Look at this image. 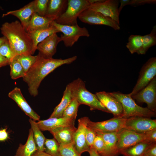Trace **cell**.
<instances>
[{"label": "cell", "instance_id": "4", "mask_svg": "<svg viewBox=\"0 0 156 156\" xmlns=\"http://www.w3.org/2000/svg\"><path fill=\"white\" fill-rule=\"evenodd\" d=\"M117 99L122 106L123 113L122 117L129 118L138 116L151 118L156 116V112L146 107L138 105L129 94H124L119 92H109Z\"/></svg>", "mask_w": 156, "mask_h": 156}, {"label": "cell", "instance_id": "27", "mask_svg": "<svg viewBox=\"0 0 156 156\" xmlns=\"http://www.w3.org/2000/svg\"><path fill=\"white\" fill-rule=\"evenodd\" d=\"M29 121L33 133L34 139L37 151H44V145L46 138L38 127L35 121L30 118Z\"/></svg>", "mask_w": 156, "mask_h": 156}, {"label": "cell", "instance_id": "21", "mask_svg": "<svg viewBox=\"0 0 156 156\" xmlns=\"http://www.w3.org/2000/svg\"><path fill=\"white\" fill-rule=\"evenodd\" d=\"M67 3L66 0H49L47 12L44 17L55 21L65 11Z\"/></svg>", "mask_w": 156, "mask_h": 156}, {"label": "cell", "instance_id": "41", "mask_svg": "<svg viewBox=\"0 0 156 156\" xmlns=\"http://www.w3.org/2000/svg\"><path fill=\"white\" fill-rule=\"evenodd\" d=\"M143 141L149 143H156V129L145 133V139Z\"/></svg>", "mask_w": 156, "mask_h": 156}, {"label": "cell", "instance_id": "43", "mask_svg": "<svg viewBox=\"0 0 156 156\" xmlns=\"http://www.w3.org/2000/svg\"><path fill=\"white\" fill-rule=\"evenodd\" d=\"M8 133L6 128L0 129V142H3L8 138Z\"/></svg>", "mask_w": 156, "mask_h": 156}, {"label": "cell", "instance_id": "20", "mask_svg": "<svg viewBox=\"0 0 156 156\" xmlns=\"http://www.w3.org/2000/svg\"><path fill=\"white\" fill-rule=\"evenodd\" d=\"M77 129L75 126L57 128L49 131L59 144H64L73 142L74 133Z\"/></svg>", "mask_w": 156, "mask_h": 156}, {"label": "cell", "instance_id": "32", "mask_svg": "<svg viewBox=\"0 0 156 156\" xmlns=\"http://www.w3.org/2000/svg\"><path fill=\"white\" fill-rule=\"evenodd\" d=\"M59 146V144L54 138H46L44 145V152L52 156H61Z\"/></svg>", "mask_w": 156, "mask_h": 156}, {"label": "cell", "instance_id": "18", "mask_svg": "<svg viewBox=\"0 0 156 156\" xmlns=\"http://www.w3.org/2000/svg\"><path fill=\"white\" fill-rule=\"evenodd\" d=\"M35 0L31 2L21 8L11 11L3 14L2 17L9 15H13L18 18L23 27L26 30L31 18L34 12Z\"/></svg>", "mask_w": 156, "mask_h": 156}, {"label": "cell", "instance_id": "25", "mask_svg": "<svg viewBox=\"0 0 156 156\" xmlns=\"http://www.w3.org/2000/svg\"><path fill=\"white\" fill-rule=\"evenodd\" d=\"M27 140L24 144H20L15 156H31L37 149L33 137V133L31 128L29 131Z\"/></svg>", "mask_w": 156, "mask_h": 156}, {"label": "cell", "instance_id": "2", "mask_svg": "<svg viewBox=\"0 0 156 156\" xmlns=\"http://www.w3.org/2000/svg\"><path fill=\"white\" fill-rule=\"evenodd\" d=\"M0 29L8 40L14 57L21 55H32V40L19 21L5 22Z\"/></svg>", "mask_w": 156, "mask_h": 156}, {"label": "cell", "instance_id": "31", "mask_svg": "<svg viewBox=\"0 0 156 156\" xmlns=\"http://www.w3.org/2000/svg\"><path fill=\"white\" fill-rule=\"evenodd\" d=\"M37 58V55H21L16 56L14 58L20 63L26 73L35 62Z\"/></svg>", "mask_w": 156, "mask_h": 156}, {"label": "cell", "instance_id": "15", "mask_svg": "<svg viewBox=\"0 0 156 156\" xmlns=\"http://www.w3.org/2000/svg\"><path fill=\"white\" fill-rule=\"evenodd\" d=\"M95 94L104 107L114 115V117H122L123 109L121 104L109 92L105 91L97 92Z\"/></svg>", "mask_w": 156, "mask_h": 156}, {"label": "cell", "instance_id": "11", "mask_svg": "<svg viewBox=\"0 0 156 156\" xmlns=\"http://www.w3.org/2000/svg\"><path fill=\"white\" fill-rule=\"evenodd\" d=\"M124 129L138 133H144L156 129V120L142 117L129 118H127Z\"/></svg>", "mask_w": 156, "mask_h": 156}, {"label": "cell", "instance_id": "30", "mask_svg": "<svg viewBox=\"0 0 156 156\" xmlns=\"http://www.w3.org/2000/svg\"><path fill=\"white\" fill-rule=\"evenodd\" d=\"M143 36L131 35L128 38L126 47L131 54L137 53L138 54L143 44Z\"/></svg>", "mask_w": 156, "mask_h": 156}, {"label": "cell", "instance_id": "45", "mask_svg": "<svg viewBox=\"0 0 156 156\" xmlns=\"http://www.w3.org/2000/svg\"><path fill=\"white\" fill-rule=\"evenodd\" d=\"M31 156H52L44 151H36Z\"/></svg>", "mask_w": 156, "mask_h": 156}, {"label": "cell", "instance_id": "34", "mask_svg": "<svg viewBox=\"0 0 156 156\" xmlns=\"http://www.w3.org/2000/svg\"><path fill=\"white\" fill-rule=\"evenodd\" d=\"M79 105H80L77 101L75 99L73 98L64 112L62 117L75 120Z\"/></svg>", "mask_w": 156, "mask_h": 156}, {"label": "cell", "instance_id": "33", "mask_svg": "<svg viewBox=\"0 0 156 156\" xmlns=\"http://www.w3.org/2000/svg\"><path fill=\"white\" fill-rule=\"evenodd\" d=\"M10 71V75L11 78L16 79L23 77L25 75V72L20 63L13 58L9 62Z\"/></svg>", "mask_w": 156, "mask_h": 156}, {"label": "cell", "instance_id": "19", "mask_svg": "<svg viewBox=\"0 0 156 156\" xmlns=\"http://www.w3.org/2000/svg\"><path fill=\"white\" fill-rule=\"evenodd\" d=\"M75 120L63 117L52 118L39 120L37 123L41 131H49L59 127L75 126Z\"/></svg>", "mask_w": 156, "mask_h": 156}, {"label": "cell", "instance_id": "9", "mask_svg": "<svg viewBox=\"0 0 156 156\" xmlns=\"http://www.w3.org/2000/svg\"><path fill=\"white\" fill-rule=\"evenodd\" d=\"M127 118L114 117L103 121L93 122L90 119L87 127L96 133H109L118 132L124 129Z\"/></svg>", "mask_w": 156, "mask_h": 156}, {"label": "cell", "instance_id": "39", "mask_svg": "<svg viewBox=\"0 0 156 156\" xmlns=\"http://www.w3.org/2000/svg\"><path fill=\"white\" fill-rule=\"evenodd\" d=\"M0 54L8 59L10 62L14 58L8 40L0 46Z\"/></svg>", "mask_w": 156, "mask_h": 156}, {"label": "cell", "instance_id": "10", "mask_svg": "<svg viewBox=\"0 0 156 156\" xmlns=\"http://www.w3.org/2000/svg\"><path fill=\"white\" fill-rule=\"evenodd\" d=\"M131 96L138 103H146L148 109L156 112V76L145 87Z\"/></svg>", "mask_w": 156, "mask_h": 156}, {"label": "cell", "instance_id": "37", "mask_svg": "<svg viewBox=\"0 0 156 156\" xmlns=\"http://www.w3.org/2000/svg\"><path fill=\"white\" fill-rule=\"evenodd\" d=\"M92 146L101 156H106L105 143L101 136L96 134Z\"/></svg>", "mask_w": 156, "mask_h": 156}, {"label": "cell", "instance_id": "26", "mask_svg": "<svg viewBox=\"0 0 156 156\" xmlns=\"http://www.w3.org/2000/svg\"><path fill=\"white\" fill-rule=\"evenodd\" d=\"M72 99L70 90L68 84L64 92L63 96L60 103L54 108L49 118L62 117L64 112Z\"/></svg>", "mask_w": 156, "mask_h": 156}, {"label": "cell", "instance_id": "24", "mask_svg": "<svg viewBox=\"0 0 156 156\" xmlns=\"http://www.w3.org/2000/svg\"><path fill=\"white\" fill-rule=\"evenodd\" d=\"M53 21L49 18L41 16L34 12L26 31L29 32L48 28L51 25Z\"/></svg>", "mask_w": 156, "mask_h": 156}, {"label": "cell", "instance_id": "46", "mask_svg": "<svg viewBox=\"0 0 156 156\" xmlns=\"http://www.w3.org/2000/svg\"><path fill=\"white\" fill-rule=\"evenodd\" d=\"M90 151L88 153L89 156H101L92 146L90 147Z\"/></svg>", "mask_w": 156, "mask_h": 156}, {"label": "cell", "instance_id": "40", "mask_svg": "<svg viewBox=\"0 0 156 156\" xmlns=\"http://www.w3.org/2000/svg\"><path fill=\"white\" fill-rule=\"evenodd\" d=\"M96 135V133L94 131L87 126L86 130V140L87 144L89 147L92 146Z\"/></svg>", "mask_w": 156, "mask_h": 156}, {"label": "cell", "instance_id": "7", "mask_svg": "<svg viewBox=\"0 0 156 156\" xmlns=\"http://www.w3.org/2000/svg\"><path fill=\"white\" fill-rule=\"evenodd\" d=\"M156 75V57H153L149 59L143 65L136 84L129 95L132 96L144 88Z\"/></svg>", "mask_w": 156, "mask_h": 156}, {"label": "cell", "instance_id": "5", "mask_svg": "<svg viewBox=\"0 0 156 156\" xmlns=\"http://www.w3.org/2000/svg\"><path fill=\"white\" fill-rule=\"evenodd\" d=\"M90 5L88 0H68L66 10L55 21L63 25H77V18Z\"/></svg>", "mask_w": 156, "mask_h": 156}, {"label": "cell", "instance_id": "38", "mask_svg": "<svg viewBox=\"0 0 156 156\" xmlns=\"http://www.w3.org/2000/svg\"><path fill=\"white\" fill-rule=\"evenodd\" d=\"M119 9H122L127 5H130L133 6L142 5L145 4H153L156 3L155 0H120Z\"/></svg>", "mask_w": 156, "mask_h": 156}, {"label": "cell", "instance_id": "35", "mask_svg": "<svg viewBox=\"0 0 156 156\" xmlns=\"http://www.w3.org/2000/svg\"><path fill=\"white\" fill-rule=\"evenodd\" d=\"M61 156H81L76 149L73 142L66 144H60Z\"/></svg>", "mask_w": 156, "mask_h": 156}, {"label": "cell", "instance_id": "28", "mask_svg": "<svg viewBox=\"0 0 156 156\" xmlns=\"http://www.w3.org/2000/svg\"><path fill=\"white\" fill-rule=\"evenodd\" d=\"M152 144L142 141L120 152V154L124 156H142L147 148Z\"/></svg>", "mask_w": 156, "mask_h": 156}, {"label": "cell", "instance_id": "29", "mask_svg": "<svg viewBox=\"0 0 156 156\" xmlns=\"http://www.w3.org/2000/svg\"><path fill=\"white\" fill-rule=\"evenodd\" d=\"M142 47L138 54H145L148 49L156 44V26H154L150 33L142 37Z\"/></svg>", "mask_w": 156, "mask_h": 156}, {"label": "cell", "instance_id": "22", "mask_svg": "<svg viewBox=\"0 0 156 156\" xmlns=\"http://www.w3.org/2000/svg\"><path fill=\"white\" fill-rule=\"evenodd\" d=\"M118 132L96 133V134L102 137L104 141L105 147L106 156H118L120 154L116 146Z\"/></svg>", "mask_w": 156, "mask_h": 156}, {"label": "cell", "instance_id": "42", "mask_svg": "<svg viewBox=\"0 0 156 156\" xmlns=\"http://www.w3.org/2000/svg\"><path fill=\"white\" fill-rule=\"evenodd\" d=\"M143 155L147 156H156V143H153L148 146Z\"/></svg>", "mask_w": 156, "mask_h": 156}, {"label": "cell", "instance_id": "47", "mask_svg": "<svg viewBox=\"0 0 156 156\" xmlns=\"http://www.w3.org/2000/svg\"><path fill=\"white\" fill-rule=\"evenodd\" d=\"M7 40V38L5 36L0 38V46Z\"/></svg>", "mask_w": 156, "mask_h": 156}, {"label": "cell", "instance_id": "12", "mask_svg": "<svg viewBox=\"0 0 156 156\" xmlns=\"http://www.w3.org/2000/svg\"><path fill=\"white\" fill-rule=\"evenodd\" d=\"M145 133H140L123 129L118 132L116 146L120 152L144 140Z\"/></svg>", "mask_w": 156, "mask_h": 156}, {"label": "cell", "instance_id": "8", "mask_svg": "<svg viewBox=\"0 0 156 156\" xmlns=\"http://www.w3.org/2000/svg\"><path fill=\"white\" fill-rule=\"evenodd\" d=\"M78 18L82 22L90 25H106L116 30L120 29V25L112 19L89 8L82 12Z\"/></svg>", "mask_w": 156, "mask_h": 156}, {"label": "cell", "instance_id": "14", "mask_svg": "<svg viewBox=\"0 0 156 156\" xmlns=\"http://www.w3.org/2000/svg\"><path fill=\"white\" fill-rule=\"evenodd\" d=\"M90 119L88 117H84L78 120L77 128L74 135L73 142L75 148L78 153L81 155L85 152L89 153L90 147L87 145L86 140V130Z\"/></svg>", "mask_w": 156, "mask_h": 156}, {"label": "cell", "instance_id": "23", "mask_svg": "<svg viewBox=\"0 0 156 156\" xmlns=\"http://www.w3.org/2000/svg\"><path fill=\"white\" fill-rule=\"evenodd\" d=\"M28 32L33 42L32 55L37 50V46L40 43L50 35L59 32L54 26L51 25L48 28Z\"/></svg>", "mask_w": 156, "mask_h": 156}, {"label": "cell", "instance_id": "6", "mask_svg": "<svg viewBox=\"0 0 156 156\" xmlns=\"http://www.w3.org/2000/svg\"><path fill=\"white\" fill-rule=\"evenodd\" d=\"M51 25L54 26L59 32L63 33L60 37L61 41L67 47H72L81 36L89 37L90 36L86 28L81 27L78 24L75 25H63L53 21Z\"/></svg>", "mask_w": 156, "mask_h": 156}, {"label": "cell", "instance_id": "16", "mask_svg": "<svg viewBox=\"0 0 156 156\" xmlns=\"http://www.w3.org/2000/svg\"><path fill=\"white\" fill-rule=\"evenodd\" d=\"M61 41L60 37L57 33H54L49 36L37 45V49L44 57L52 58L57 51V47L59 43Z\"/></svg>", "mask_w": 156, "mask_h": 156}, {"label": "cell", "instance_id": "1", "mask_svg": "<svg viewBox=\"0 0 156 156\" xmlns=\"http://www.w3.org/2000/svg\"><path fill=\"white\" fill-rule=\"evenodd\" d=\"M37 55L35 62L23 77V80L27 84L29 93L34 96L38 95L40 84L47 76L59 67L70 64L77 58V56H75L64 59H47L39 53Z\"/></svg>", "mask_w": 156, "mask_h": 156}, {"label": "cell", "instance_id": "13", "mask_svg": "<svg viewBox=\"0 0 156 156\" xmlns=\"http://www.w3.org/2000/svg\"><path fill=\"white\" fill-rule=\"evenodd\" d=\"M119 1L106 0L90 5L89 8L109 17L120 25Z\"/></svg>", "mask_w": 156, "mask_h": 156}, {"label": "cell", "instance_id": "17", "mask_svg": "<svg viewBox=\"0 0 156 156\" xmlns=\"http://www.w3.org/2000/svg\"><path fill=\"white\" fill-rule=\"evenodd\" d=\"M8 96L13 100L21 109L34 120H39L40 116L30 107L23 96L21 89L15 87L8 94Z\"/></svg>", "mask_w": 156, "mask_h": 156}, {"label": "cell", "instance_id": "36", "mask_svg": "<svg viewBox=\"0 0 156 156\" xmlns=\"http://www.w3.org/2000/svg\"><path fill=\"white\" fill-rule=\"evenodd\" d=\"M49 0H35L34 12L39 15L44 16L46 14Z\"/></svg>", "mask_w": 156, "mask_h": 156}, {"label": "cell", "instance_id": "48", "mask_svg": "<svg viewBox=\"0 0 156 156\" xmlns=\"http://www.w3.org/2000/svg\"><path fill=\"white\" fill-rule=\"evenodd\" d=\"M142 156H146V155H143Z\"/></svg>", "mask_w": 156, "mask_h": 156}, {"label": "cell", "instance_id": "3", "mask_svg": "<svg viewBox=\"0 0 156 156\" xmlns=\"http://www.w3.org/2000/svg\"><path fill=\"white\" fill-rule=\"evenodd\" d=\"M68 84L73 99H75L80 105L88 106L91 110H98L110 113L100 102L95 94L92 93L87 89L85 83L81 79L78 78Z\"/></svg>", "mask_w": 156, "mask_h": 156}, {"label": "cell", "instance_id": "44", "mask_svg": "<svg viewBox=\"0 0 156 156\" xmlns=\"http://www.w3.org/2000/svg\"><path fill=\"white\" fill-rule=\"evenodd\" d=\"M9 61L0 54V68L9 64Z\"/></svg>", "mask_w": 156, "mask_h": 156}]
</instances>
